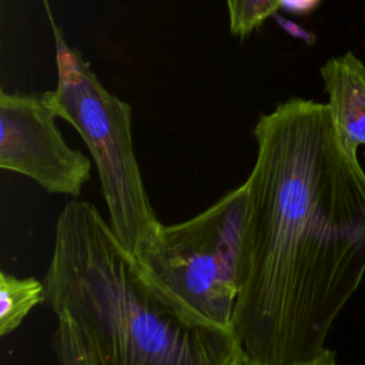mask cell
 Segmentation results:
<instances>
[{
    "mask_svg": "<svg viewBox=\"0 0 365 365\" xmlns=\"http://www.w3.org/2000/svg\"><path fill=\"white\" fill-rule=\"evenodd\" d=\"M231 328L245 365H307L365 275V171L327 103L258 117Z\"/></svg>",
    "mask_w": 365,
    "mask_h": 365,
    "instance_id": "obj_1",
    "label": "cell"
},
{
    "mask_svg": "<svg viewBox=\"0 0 365 365\" xmlns=\"http://www.w3.org/2000/svg\"><path fill=\"white\" fill-rule=\"evenodd\" d=\"M46 302V285L36 278H17L0 272V335L11 334L27 314Z\"/></svg>",
    "mask_w": 365,
    "mask_h": 365,
    "instance_id": "obj_7",
    "label": "cell"
},
{
    "mask_svg": "<svg viewBox=\"0 0 365 365\" xmlns=\"http://www.w3.org/2000/svg\"><path fill=\"white\" fill-rule=\"evenodd\" d=\"M272 17H274V20L277 21V24H278L287 34H289L291 37H295V38H298V40H302V41L307 43L308 46H311V44L315 43L317 37H315V34H314L312 31L304 29V27L299 26L298 23H295V21H292V20H289V19H287V17L278 14V13H275Z\"/></svg>",
    "mask_w": 365,
    "mask_h": 365,
    "instance_id": "obj_10",
    "label": "cell"
},
{
    "mask_svg": "<svg viewBox=\"0 0 365 365\" xmlns=\"http://www.w3.org/2000/svg\"><path fill=\"white\" fill-rule=\"evenodd\" d=\"M44 285L46 304L73 322L93 365H245L232 329L175 307L87 201L61 210Z\"/></svg>",
    "mask_w": 365,
    "mask_h": 365,
    "instance_id": "obj_2",
    "label": "cell"
},
{
    "mask_svg": "<svg viewBox=\"0 0 365 365\" xmlns=\"http://www.w3.org/2000/svg\"><path fill=\"white\" fill-rule=\"evenodd\" d=\"M53 342L60 365H93L78 331L67 317H57Z\"/></svg>",
    "mask_w": 365,
    "mask_h": 365,
    "instance_id": "obj_9",
    "label": "cell"
},
{
    "mask_svg": "<svg viewBox=\"0 0 365 365\" xmlns=\"http://www.w3.org/2000/svg\"><path fill=\"white\" fill-rule=\"evenodd\" d=\"M279 0H227L230 33L241 40L278 13Z\"/></svg>",
    "mask_w": 365,
    "mask_h": 365,
    "instance_id": "obj_8",
    "label": "cell"
},
{
    "mask_svg": "<svg viewBox=\"0 0 365 365\" xmlns=\"http://www.w3.org/2000/svg\"><path fill=\"white\" fill-rule=\"evenodd\" d=\"M321 0H279V7L294 14H308L319 6Z\"/></svg>",
    "mask_w": 365,
    "mask_h": 365,
    "instance_id": "obj_11",
    "label": "cell"
},
{
    "mask_svg": "<svg viewBox=\"0 0 365 365\" xmlns=\"http://www.w3.org/2000/svg\"><path fill=\"white\" fill-rule=\"evenodd\" d=\"M44 94L0 90V167L34 180L46 191L77 197L90 178V160L71 148Z\"/></svg>",
    "mask_w": 365,
    "mask_h": 365,
    "instance_id": "obj_5",
    "label": "cell"
},
{
    "mask_svg": "<svg viewBox=\"0 0 365 365\" xmlns=\"http://www.w3.org/2000/svg\"><path fill=\"white\" fill-rule=\"evenodd\" d=\"M328 107L344 148L358 157L365 145V64L352 51L325 61L319 70Z\"/></svg>",
    "mask_w": 365,
    "mask_h": 365,
    "instance_id": "obj_6",
    "label": "cell"
},
{
    "mask_svg": "<svg viewBox=\"0 0 365 365\" xmlns=\"http://www.w3.org/2000/svg\"><path fill=\"white\" fill-rule=\"evenodd\" d=\"M307 365H339L335 359V354L334 351H329L327 349L318 359H315L314 362L311 364H307Z\"/></svg>",
    "mask_w": 365,
    "mask_h": 365,
    "instance_id": "obj_12",
    "label": "cell"
},
{
    "mask_svg": "<svg viewBox=\"0 0 365 365\" xmlns=\"http://www.w3.org/2000/svg\"><path fill=\"white\" fill-rule=\"evenodd\" d=\"M56 44L57 87L44 93L57 117L84 140L98 171L108 224L135 257L163 225L150 204L133 147L131 107L108 91L73 50L48 14Z\"/></svg>",
    "mask_w": 365,
    "mask_h": 365,
    "instance_id": "obj_3",
    "label": "cell"
},
{
    "mask_svg": "<svg viewBox=\"0 0 365 365\" xmlns=\"http://www.w3.org/2000/svg\"><path fill=\"white\" fill-rule=\"evenodd\" d=\"M247 212L244 182L201 214L161 225L135 259L148 281L181 311L232 329Z\"/></svg>",
    "mask_w": 365,
    "mask_h": 365,
    "instance_id": "obj_4",
    "label": "cell"
}]
</instances>
